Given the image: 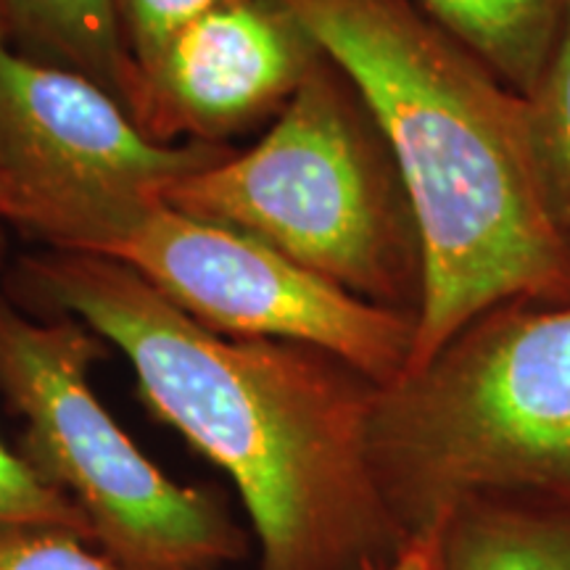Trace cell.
Segmentation results:
<instances>
[{"instance_id": "6da1fadb", "label": "cell", "mask_w": 570, "mask_h": 570, "mask_svg": "<svg viewBox=\"0 0 570 570\" xmlns=\"http://www.w3.org/2000/svg\"><path fill=\"white\" fill-rule=\"evenodd\" d=\"M17 288L117 346L142 404L225 470L259 570H373L407 550L370 460L377 383L346 360L294 341L217 336L101 256H24Z\"/></svg>"}, {"instance_id": "7a4b0ae2", "label": "cell", "mask_w": 570, "mask_h": 570, "mask_svg": "<svg viewBox=\"0 0 570 570\" xmlns=\"http://www.w3.org/2000/svg\"><path fill=\"white\" fill-rule=\"evenodd\" d=\"M281 3L365 98L415 206L425 294L407 370L502 302L568 306L570 240L529 101L412 0Z\"/></svg>"}, {"instance_id": "3957f363", "label": "cell", "mask_w": 570, "mask_h": 570, "mask_svg": "<svg viewBox=\"0 0 570 570\" xmlns=\"http://www.w3.org/2000/svg\"><path fill=\"white\" fill-rule=\"evenodd\" d=\"M370 460L410 541L470 499H570V304L491 306L377 386Z\"/></svg>"}, {"instance_id": "277c9868", "label": "cell", "mask_w": 570, "mask_h": 570, "mask_svg": "<svg viewBox=\"0 0 570 570\" xmlns=\"http://www.w3.org/2000/svg\"><path fill=\"white\" fill-rule=\"evenodd\" d=\"M154 196L417 320L425 248L415 206L373 111L327 53L256 146Z\"/></svg>"}, {"instance_id": "5b68a950", "label": "cell", "mask_w": 570, "mask_h": 570, "mask_svg": "<svg viewBox=\"0 0 570 570\" xmlns=\"http://www.w3.org/2000/svg\"><path fill=\"white\" fill-rule=\"evenodd\" d=\"M106 341L0 294V394L24 423L21 458L82 512L92 547L130 570H217L248 552L217 497L169 479L90 386Z\"/></svg>"}, {"instance_id": "8992f818", "label": "cell", "mask_w": 570, "mask_h": 570, "mask_svg": "<svg viewBox=\"0 0 570 570\" xmlns=\"http://www.w3.org/2000/svg\"><path fill=\"white\" fill-rule=\"evenodd\" d=\"M30 235L53 252L117 262L217 336L325 348L377 386L410 365L415 317L362 302L254 235L204 223L151 194L67 206Z\"/></svg>"}, {"instance_id": "52a82bcc", "label": "cell", "mask_w": 570, "mask_h": 570, "mask_svg": "<svg viewBox=\"0 0 570 570\" xmlns=\"http://www.w3.org/2000/svg\"><path fill=\"white\" fill-rule=\"evenodd\" d=\"M230 154L225 142L154 140L101 85L0 35V219L24 233L90 198L154 196Z\"/></svg>"}, {"instance_id": "ba28073f", "label": "cell", "mask_w": 570, "mask_h": 570, "mask_svg": "<svg viewBox=\"0 0 570 570\" xmlns=\"http://www.w3.org/2000/svg\"><path fill=\"white\" fill-rule=\"evenodd\" d=\"M323 56L281 0H230L140 71L130 114L159 142H223L283 111Z\"/></svg>"}, {"instance_id": "9c48e42d", "label": "cell", "mask_w": 570, "mask_h": 570, "mask_svg": "<svg viewBox=\"0 0 570 570\" xmlns=\"http://www.w3.org/2000/svg\"><path fill=\"white\" fill-rule=\"evenodd\" d=\"M439 570H570V499H470L441 525Z\"/></svg>"}, {"instance_id": "30bf717a", "label": "cell", "mask_w": 570, "mask_h": 570, "mask_svg": "<svg viewBox=\"0 0 570 570\" xmlns=\"http://www.w3.org/2000/svg\"><path fill=\"white\" fill-rule=\"evenodd\" d=\"M9 40L32 59L88 77L127 111L138 69L127 51L111 0H3Z\"/></svg>"}, {"instance_id": "8fae6325", "label": "cell", "mask_w": 570, "mask_h": 570, "mask_svg": "<svg viewBox=\"0 0 570 570\" xmlns=\"http://www.w3.org/2000/svg\"><path fill=\"white\" fill-rule=\"evenodd\" d=\"M523 98L550 61L570 0H412Z\"/></svg>"}, {"instance_id": "7c38bea8", "label": "cell", "mask_w": 570, "mask_h": 570, "mask_svg": "<svg viewBox=\"0 0 570 570\" xmlns=\"http://www.w3.org/2000/svg\"><path fill=\"white\" fill-rule=\"evenodd\" d=\"M525 101L541 177L570 240V9L550 61Z\"/></svg>"}, {"instance_id": "4fadbf2b", "label": "cell", "mask_w": 570, "mask_h": 570, "mask_svg": "<svg viewBox=\"0 0 570 570\" xmlns=\"http://www.w3.org/2000/svg\"><path fill=\"white\" fill-rule=\"evenodd\" d=\"M0 523H32L75 531L92 544L88 520L19 452L0 441Z\"/></svg>"}, {"instance_id": "5bb4252c", "label": "cell", "mask_w": 570, "mask_h": 570, "mask_svg": "<svg viewBox=\"0 0 570 570\" xmlns=\"http://www.w3.org/2000/svg\"><path fill=\"white\" fill-rule=\"evenodd\" d=\"M0 570H130L77 537L32 523H0Z\"/></svg>"}, {"instance_id": "9a60e30c", "label": "cell", "mask_w": 570, "mask_h": 570, "mask_svg": "<svg viewBox=\"0 0 570 570\" xmlns=\"http://www.w3.org/2000/svg\"><path fill=\"white\" fill-rule=\"evenodd\" d=\"M230 0H111L119 32L138 75L159 59L185 27Z\"/></svg>"}, {"instance_id": "2e32d148", "label": "cell", "mask_w": 570, "mask_h": 570, "mask_svg": "<svg viewBox=\"0 0 570 570\" xmlns=\"http://www.w3.org/2000/svg\"><path fill=\"white\" fill-rule=\"evenodd\" d=\"M441 560V531L428 533V537L412 539L399 558L391 566L373 570H439Z\"/></svg>"}, {"instance_id": "e0dca14e", "label": "cell", "mask_w": 570, "mask_h": 570, "mask_svg": "<svg viewBox=\"0 0 570 570\" xmlns=\"http://www.w3.org/2000/svg\"><path fill=\"white\" fill-rule=\"evenodd\" d=\"M0 35H6L9 38V24H6V3L0 0Z\"/></svg>"}]
</instances>
